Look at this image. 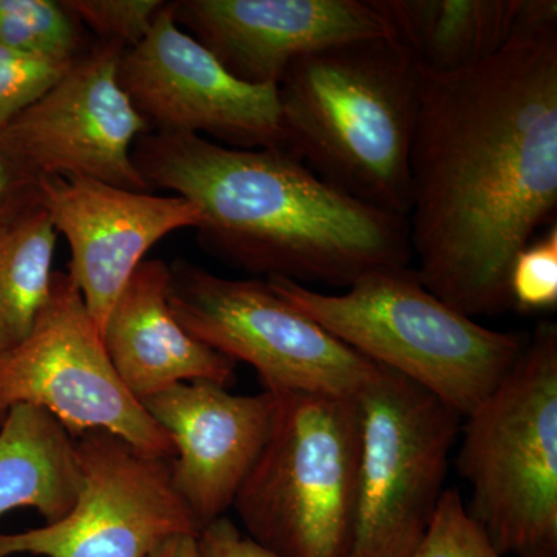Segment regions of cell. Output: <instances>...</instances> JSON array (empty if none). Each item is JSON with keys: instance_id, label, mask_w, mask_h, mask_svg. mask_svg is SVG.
<instances>
[{"instance_id": "1", "label": "cell", "mask_w": 557, "mask_h": 557, "mask_svg": "<svg viewBox=\"0 0 557 557\" xmlns=\"http://www.w3.org/2000/svg\"><path fill=\"white\" fill-rule=\"evenodd\" d=\"M409 242L424 287L469 318L511 307L509 271L557 209V28L454 73L420 67Z\"/></svg>"}, {"instance_id": "2", "label": "cell", "mask_w": 557, "mask_h": 557, "mask_svg": "<svg viewBox=\"0 0 557 557\" xmlns=\"http://www.w3.org/2000/svg\"><path fill=\"white\" fill-rule=\"evenodd\" d=\"M132 157L150 189L200 208L203 247L248 273L350 287L413 258L408 219L348 196L287 149L157 131L138 138Z\"/></svg>"}, {"instance_id": "3", "label": "cell", "mask_w": 557, "mask_h": 557, "mask_svg": "<svg viewBox=\"0 0 557 557\" xmlns=\"http://www.w3.org/2000/svg\"><path fill=\"white\" fill-rule=\"evenodd\" d=\"M287 150L370 207L408 219L420 65L395 38L293 62L277 84Z\"/></svg>"}, {"instance_id": "4", "label": "cell", "mask_w": 557, "mask_h": 557, "mask_svg": "<svg viewBox=\"0 0 557 557\" xmlns=\"http://www.w3.org/2000/svg\"><path fill=\"white\" fill-rule=\"evenodd\" d=\"M267 282L347 346L416 381L463 418L490 397L527 343L454 309L409 267L370 271L341 295L288 278Z\"/></svg>"}, {"instance_id": "5", "label": "cell", "mask_w": 557, "mask_h": 557, "mask_svg": "<svg viewBox=\"0 0 557 557\" xmlns=\"http://www.w3.org/2000/svg\"><path fill=\"white\" fill-rule=\"evenodd\" d=\"M467 507L498 555L557 557V327L541 322L505 379L465 417Z\"/></svg>"}, {"instance_id": "6", "label": "cell", "mask_w": 557, "mask_h": 557, "mask_svg": "<svg viewBox=\"0 0 557 557\" xmlns=\"http://www.w3.org/2000/svg\"><path fill=\"white\" fill-rule=\"evenodd\" d=\"M274 395L269 442L233 508L248 536L278 556L347 557L357 497V399Z\"/></svg>"}, {"instance_id": "7", "label": "cell", "mask_w": 557, "mask_h": 557, "mask_svg": "<svg viewBox=\"0 0 557 557\" xmlns=\"http://www.w3.org/2000/svg\"><path fill=\"white\" fill-rule=\"evenodd\" d=\"M355 399L359 460L347 557H410L445 493L463 417L383 366Z\"/></svg>"}, {"instance_id": "8", "label": "cell", "mask_w": 557, "mask_h": 557, "mask_svg": "<svg viewBox=\"0 0 557 557\" xmlns=\"http://www.w3.org/2000/svg\"><path fill=\"white\" fill-rule=\"evenodd\" d=\"M170 306L194 338L256 369L263 391L357 397L380 370L296 310L267 278L222 277L178 262L171 267Z\"/></svg>"}, {"instance_id": "9", "label": "cell", "mask_w": 557, "mask_h": 557, "mask_svg": "<svg viewBox=\"0 0 557 557\" xmlns=\"http://www.w3.org/2000/svg\"><path fill=\"white\" fill-rule=\"evenodd\" d=\"M21 405L46 410L73 437L108 431L148 456H175L170 435L116 375L100 330L64 271H54L30 335L0 351V426Z\"/></svg>"}, {"instance_id": "10", "label": "cell", "mask_w": 557, "mask_h": 557, "mask_svg": "<svg viewBox=\"0 0 557 557\" xmlns=\"http://www.w3.org/2000/svg\"><path fill=\"white\" fill-rule=\"evenodd\" d=\"M81 486L65 518L0 533V557H149L200 527L172 482V458L139 453L108 431L76 435Z\"/></svg>"}, {"instance_id": "11", "label": "cell", "mask_w": 557, "mask_h": 557, "mask_svg": "<svg viewBox=\"0 0 557 557\" xmlns=\"http://www.w3.org/2000/svg\"><path fill=\"white\" fill-rule=\"evenodd\" d=\"M119 76L139 115L159 132L287 149L277 87L237 79L180 28L174 3H164L145 39L123 51Z\"/></svg>"}, {"instance_id": "12", "label": "cell", "mask_w": 557, "mask_h": 557, "mask_svg": "<svg viewBox=\"0 0 557 557\" xmlns=\"http://www.w3.org/2000/svg\"><path fill=\"white\" fill-rule=\"evenodd\" d=\"M124 50L100 40L3 127L40 177L91 178L149 193L132 152L150 126L121 86Z\"/></svg>"}, {"instance_id": "13", "label": "cell", "mask_w": 557, "mask_h": 557, "mask_svg": "<svg viewBox=\"0 0 557 557\" xmlns=\"http://www.w3.org/2000/svg\"><path fill=\"white\" fill-rule=\"evenodd\" d=\"M40 199L70 249L69 274L100 333L146 252L168 234L197 228L201 211L180 196L116 188L91 178L42 177Z\"/></svg>"}, {"instance_id": "14", "label": "cell", "mask_w": 557, "mask_h": 557, "mask_svg": "<svg viewBox=\"0 0 557 557\" xmlns=\"http://www.w3.org/2000/svg\"><path fill=\"white\" fill-rule=\"evenodd\" d=\"M175 20L237 79L276 86L306 54L394 38L373 0H185Z\"/></svg>"}, {"instance_id": "15", "label": "cell", "mask_w": 557, "mask_h": 557, "mask_svg": "<svg viewBox=\"0 0 557 557\" xmlns=\"http://www.w3.org/2000/svg\"><path fill=\"white\" fill-rule=\"evenodd\" d=\"M139 403L172 440V482L200 530L226 516L269 442L276 395H234L194 381Z\"/></svg>"}, {"instance_id": "16", "label": "cell", "mask_w": 557, "mask_h": 557, "mask_svg": "<svg viewBox=\"0 0 557 557\" xmlns=\"http://www.w3.org/2000/svg\"><path fill=\"white\" fill-rule=\"evenodd\" d=\"M171 267L143 260L113 304L101 338L116 375L138 401L180 383L228 387L236 362L194 338L170 306Z\"/></svg>"}, {"instance_id": "17", "label": "cell", "mask_w": 557, "mask_h": 557, "mask_svg": "<svg viewBox=\"0 0 557 557\" xmlns=\"http://www.w3.org/2000/svg\"><path fill=\"white\" fill-rule=\"evenodd\" d=\"M421 69L454 73L504 49L522 0H373Z\"/></svg>"}, {"instance_id": "18", "label": "cell", "mask_w": 557, "mask_h": 557, "mask_svg": "<svg viewBox=\"0 0 557 557\" xmlns=\"http://www.w3.org/2000/svg\"><path fill=\"white\" fill-rule=\"evenodd\" d=\"M81 486L75 438L35 406L10 410L0 426V518L32 508L53 523L75 507Z\"/></svg>"}, {"instance_id": "19", "label": "cell", "mask_w": 557, "mask_h": 557, "mask_svg": "<svg viewBox=\"0 0 557 557\" xmlns=\"http://www.w3.org/2000/svg\"><path fill=\"white\" fill-rule=\"evenodd\" d=\"M58 236L42 205L0 226V351L30 335L49 300Z\"/></svg>"}, {"instance_id": "20", "label": "cell", "mask_w": 557, "mask_h": 557, "mask_svg": "<svg viewBox=\"0 0 557 557\" xmlns=\"http://www.w3.org/2000/svg\"><path fill=\"white\" fill-rule=\"evenodd\" d=\"M81 22L54 0H0V47L50 61L83 54Z\"/></svg>"}, {"instance_id": "21", "label": "cell", "mask_w": 557, "mask_h": 557, "mask_svg": "<svg viewBox=\"0 0 557 557\" xmlns=\"http://www.w3.org/2000/svg\"><path fill=\"white\" fill-rule=\"evenodd\" d=\"M511 307L520 311L556 309L557 306V225L520 249L509 271Z\"/></svg>"}, {"instance_id": "22", "label": "cell", "mask_w": 557, "mask_h": 557, "mask_svg": "<svg viewBox=\"0 0 557 557\" xmlns=\"http://www.w3.org/2000/svg\"><path fill=\"white\" fill-rule=\"evenodd\" d=\"M410 557H502L469 518L457 487L445 490L426 536Z\"/></svg>"}, {"instance_id": "23", "label": "cell", "mask_w": 557, "mask_h": 557, "mask_svg": "<svg viewBox=\"0 0 557 557\" xmlns=\"http://www.w3.org/2000/svg\"><path fill=\"white\" fill-rule=\"evenodd\" d=\"M65 9L100 40L137 46L163 9L161 0H67Z\"/></svg>"}, {"instance_id": "24", "label": "cell", "mask_w": 557, "mask_h": 557, "mask_svg": "<svg viewBox=\"0 0 557 557\" xmlns=\"http://www.w3.org/2000/svg\"><path fill=\"white\" fill-rule=\"evenodd\" d=\"M73 61L27 57L0 47V129L57 83Z\"/></svg>"}, {"instance_id": "25", "label": "cell", "mask_w": 557, "mask_h": 557, "mask_svg": "<svg viewBox=\"0 0 557 557\" xmlns=\"http://www.w3.org/2000/svg\"><path fill=\"white\" fill-rule=\"evenodd\" d=\"M40 180L0 129V226L42 205Z\"/></svg>"}, {"instance_id": "26", "label": "cell", "mask_w": 557, "mask_h": 557, "mask_svg": "<svg viewBox=\"0 0 557 557\" xmlns=\"http://www.w3.org/2000/svg\"><path fill=\"white\" fill-rule=\"evenodd\" d=\"M197 542L201 557H282L242 533L226 516L201 528Z\"/></svg>"}, {"instance_id": "27", "label": "cell", "mask_w": 557, "mask_h": 557, "mask_svg": "<svg viewBox=\"0 0 557 557\" xmlns=\"http://www.w3.org/2000/svg\"><path fill=\"white\" fill-rule=\"evenodd\" d=\"M149 557H201L197 534H178L166 539Z\"/></svg>"}]
</instances>
